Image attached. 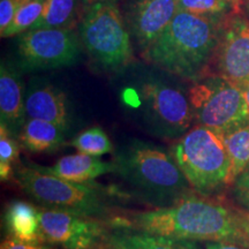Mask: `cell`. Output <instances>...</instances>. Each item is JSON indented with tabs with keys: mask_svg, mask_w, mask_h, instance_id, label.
<instances>
[{
	"mask_svg": "<svg viewBox=\"0 0 249 249\" xmlns=\"http://www.w3.org/2000/svg\"><path fill=\"white\" fill-rule=\"evenodd\" d=\"M238 86L240 87L242 95H244L245 101H246V103H247V107H248V110H249V81H248V82L239 83Z\"/></svg>",
	"mask_w": 249,
	"mask_h": 249,
	"instance_id": "cell-32",
	"label": "cell"
},
{
	"mask_svg": "<svg viewBox=\"0 0 249 249\" xmlns=\"http://www.w3.org/2000/svg\"><path fill=\"white\" fill-rule=\"evenodd\" d=\"M242 0H178L180 11L211 17H225L241 12Z\"/></svg>",
	"mask_w": 249,
	"mask_h": 249,
	"instance_id": "cell-22",
	"label": "cell"
},
{
	"mask_svg": "<svg viewBox=\"0 0 249 249\" xmlns=\"http://www.w3.org/2000/svg\"><path fill=\"white\" fill-rule=\"evenodd\" d=\"M205 249H249L245 246L225 241H207Z\"/></svg>",
	"mask_w": 249,
	"mask_h": 249,
	"instance_id": "cell-28",
	"label": "cell"
},
{
	"mask_svg": "<svg viewBox=\"0 0 249 249\" xmlns=\"http://www.w3.org/2000/svg\"><path fill=\"white\" fill-rule=\"evenodd\" d=\"M44 6L45 0H31V1L20 6L14 18L13 23L6 31L2 38H7V37L18 35V34L34 29V27L38 22L39 18H42L43 12H44Z\"/></svg>",
	"mask_w": 249,
	"mask_h": 249,
	"instance_id": "cell-24",
	"label": "cell"
},
{
	"mask_svg": "<svg viewBox=\"0 0 249 249\" xmlns=\"http://www.w3.org/2000/svg\"><path fill=\"white\" fill-rule=\"evenodd\" d=\"M236 223L242 236V246L249 248V210L235 207Z\"/></svg>",
	"mask_w": 249,
	"mask_h": 249,
	"instance_id": "cell-26",
	"label": "cell"
},
{
	"mask_svg": "<svg viewBox=\"0 0 249 249\" xmlns=\"http://www.w3.org/2000/svg\"><path fill=\"white\" fill-rule=\"evenodd\" d=\"M144 119L152 133L166 139H179L191 129L194 117L188 95L182 90L148 81L141 87Z\"/></svg>",
	"mask_w": 249,
	"mask_h": 249,
	"instance_id": "cell-8",
	"label": "cell"
},
{
	"mask_svg": "<svg viewBox=\"0 0 249 249\" xmlns=\"http://www.w3.org/2000/svg\"><path fill=\"white\" fill-rule=\"evenodd\" d=\"M196 124L220 135L249 123V110L240 87L222 76L194 81L188 91Z\"/></svg>",
	"mask_w": 249,
	"mask_h": 249,
	"instance_id": "cell-7",
	"label": "cell"
},
{
	"mask_svg": "<svg viewBox=\"0 0 249 249\" xmlns=\"http://www.w3.org/2000/svg\"><path fill=\"white\" fill-rule=\"evenodd\" d=\"M248 2H249V1H248Z\"/></svg>",
	"mask_w": 249,
	"mask_h": 249,
	"instance_id": "cell-35",
	"label": "cell"
},
{
	"mask_svg": "<svg viewBox=\"0 0 249 249\" xmlns=\"http://www.w3.org/2000/svg\"><path fill=\"white\" fill-rule=\"evenodd\" d=\"M14 180L29 197L42 208L71 211L105 219L110 216L105 197L89 183H77L44 172L36 164L20 165Z\"/></svg>",
	"mask_w": 249,
	"mask_h": 249,
	"instance_id": "cell-5",
	"label": "cell"
},
{
	"mask_svg": "<svg viewBox=\"0 0 249 249\" xmlns=\"http://www.w3.org/2000/svg\"><path fill=\"white\" fill-rule=\"evenodd\" d=\"M107 249H200L195 241L151 234L124 226H117L107 233Z\"/></svg>",
	"mask_w": 249,
	"mask_h": 249,
	"instance_id": "cell-16",
	"label": "cell"
},
{
	"mask_svg": "<svg viewBox=\"0 0 249 249\" xmlns=\"http://www.w3.org/2000/svg\"><path fill=\"white\" fill-rule=\"evenodd\" d=\"M44 172L54 174L62 179L77 183H89L98 177L116 172L114 161H104L98 156H91L77 152L61 157L57 163L50 167L39 166Z\"/></svg>",
	"mask_w": 249,
	"mask_h": 249,
	"instance_id": "cell-15",
	"label": "cell"
},
{
	"mask_svg": "<svg viewBox=\"0 0 249 249\" xmlns=\"http://www.w3.org/2000/svg\"><path fill=\"white\" fill-rule=\"evenodd\" d=\"M208 75L222 76L235 85L249 81V21L241 12L223 18Z\"/></svg>",
	"mask_w": 249,
	"mask_h": 249,
	"instance_id": "cell-10",
	"label": "cell"
},
{
	"mask_svg": "<svg viewBox=\"0 0 249 249\" xmlns=\"http://www.w3.org/2000/svg\"><path fill=\"white\" fill-rule=\"evenodd\" d=\"M248 1H249V0H248Z\"/></svg>",
	"mask_w": 249,
	"mask_h": 249,
	"instance_id": "cell-34",
	"label": "cell"
},
{
	"mask_svg": "<svg viewBox=\"0 0 249 249\" xmlns=\"http://www.w3.org/2000/svg\"><path fill=\"white\" fill-rule=\"evenodd\" d=\"M80 37L91 61L107 73L124 71L134 60L129 31L116 2H99L87 8Z\"/></svg>",
	"mask_w": 249,
	"mask_h": 249,
	"instance_id": "cell-6",
	"label": "cell"
},
{
	"mask_svg": "<svg viewBox=\"0 0 249 249\" xmlns=\"http://www.w3.org/2000/svg\"><path fill=\"white\" fill-rule=\"evenodd\" d=\"M31 0H18V2H20V6H22L23 4H26V2H29Z\"/></svg>",
	"mask_w": 249,
	"mask_h": 249,
	"instance_id": "cell-33",
	"label": "cell"
},
{
	"mask_svg": "<svg viewBox=\"0 0 249 249\" xmlns=\"http://www.w3.org/2000/svg\"><path fill=\"white\" fill-rule=\"evenodd\" d=\"M5 226L8 236L24 242H44L40 232L39 209L28 202L15 200L5 210Z\"/></svg>",
	"mask_w": 249,
	"mask_h": 249,
	"instance_id": "cell-17",
	"label": "cell"
},
{
	"mask_svg": "<svg viewBox=\"0 0 249 249\" xmlns=\"http://www.w3.org/2000/svg\"><path fill=\"white\" fill-rule=\"evenodd\" d=\"M27 119H39L55 124L68 132L71 114L65 92L52 85H39L31 88L24 99Z\"/></svg>",
	"mask_w": 249,
	"mask_h": 249,
	"instance_id": "cell-13",
	"label": "cell"
},
{
	"mask_svg": "<svg viewBox=\"0 0 249 249\" xmlns=\"http://www.w3.org/2000/svg\"><path fill=\"white\" fill-rule=\"evenodd\" d=\"M80 4L81 0H45L44 12L34 29L55 28L73 30L79 22Z\"/></svg>",
	"mask_w": 249,
	"mask_h": 249,
	"instance_id": "cell-19",
	"label": "cell"
},
{
	"mask_svg": "<svg viewBox=\"0 0 249 249\" xmlns=\"http://www.w3.org/2000/svg\"><path fill=\"white\" fill-rule=\"evenodd\" d=\"M68 144L82 154L98 157L113 150V145L107 133L98 126L90 127L81 132Z\"/></svg>",
	"mask_w": 249,
	"mask_h": 249,
	"instance_id": "cell-21",
	"label": "cell"
},
{
	"mask_svg": "<svg viewBox=\"0 0 249 249\" xmlns=\"http://www.w3.org/2000/svg\"><path fill=\"white\" fill-rule=\"evenodd\" d=\"M236 189H249V165L235 181Z\"/></svg>",
	"mask_w": 249,
	"mask_h": 249,
	"instance_id": "cell-29",
	"label": "cell"
},
{
	"mask_svg": "<svg viewBox=\"0 0 249 249\" xmlns=\"http://www.w3.org/2000/svg\"><path fill=\"white\" fill-rule=\"evenodd\" d=\"M24 99L20 75L2 62L0 67V124L7 127L14 136H18L27 119Z\"/></svg>",
	"mask_w": 249,
	"mask_h": 249,
	"instance_id": "cell-14",
	"label": "cell"
},
{
	"mask_svg": "<svg viewBox=\"0 0 249 249\" xmlns=\"http://www.w3.org/2000/svg\"><path fill=\"white\" fill-rule=\"evenodd\" d=\"M0 249H51L48 246H43L42 244H34V242H24L18 239L8 236L1 242Z\"/></svg>",
	"mask_w": 249,
	"mask_h": 249,
	"instance_id": "cell-27",
	"label": "cell"
},
{
	"mask_svg": "<svg viewBox=\"0 0 249 249\" xmlns=\"http://www.w3.org/2000/svg\"><path fill=\"white\" fill-rule=\"evenodd\" d=\"M224 17L180 11L142 57L167 73L192 82L205 77Z\"/></svg>",
	"mask_w": 249,
	"mask_h": 249,
	"instance_id": "cell-2",
	"label": "cell"
},
{
	"mask_svg": "<svg viewBox=\"0 0 249 249\" xmlns=\"http://www.w3.org/2000/svg\"><path fill=\"white\" fill-rule=\"evenodd\" d=\"M223 141L230 158L229 186H231L249 165V123L224 134Z\"/></svg>",
	"mask_w": 249,
	"mask_h": 249,
	"instance_id": "cell-20",
	"label": "cell"
},
{
	"mask_svg": "<svg viewBox=\"0 0 249 249\" xmlns=\"http://www.w3.org/2000/svg\"><path fill=\"white\" fill-rule=\"evenodd\" d=\"M117 0H81V4H82V7L87 9L91 6L99 4V2H116Z\"/></svg>",
	"mask_w": 249,
	"mask_h": 249,
	"instance_id": "cell-31",
	"label": "cell"
},
{
	"mask_svg": "<svg viewBox=\"0 0 249 249\" xmlns=\"http://www.w3.org/2000/svg\"><path fill=\"white\" fill-rule=\"evenodd\" d=\"M18 53L24 66L31 70L70 66L79 57V40L73 30L36 28L20 37Z\"/></svg>",
	"mask_w": 249,
	"mask_h": 249,
	"instance_id": "cell-11",
	"label": "cell"
},
{
	"mask_svg": "<svg viewBox=\"0 0 249 249\" xmlns=\"http://www.w3.org/2000/svg\"><path fill=\"white\" fill-rule=\"evenodd\" d=\"M9 132L7 127L0 124V178L8 181L14 177V164L18 160L20 142Z\"/></svg>",
	"mask_w": 249,
	"mask_h": 249,
	"instance_id": "cell-23",
	"label": "cell"
},
{
	"mask_svg": "<svg viewBox=\"0 0 249 249\" xmlns=\"http://www.w3.org/2000/svg\"><path fill=\"white\" fill-rule=\"evenodd\" d=\"M66 133L55 124L39 119H26L18 133L21 147L30 152L55 151L64 144Z\"/></svg>",
	"mask_w": 249,
	"mask_h": 249,
	"instance_id": "cell-18",
	"label": "cell"
},
{
	"mask_svg": "<svg viewBox=\"0 0 249 249\" xmlns=\"http://www.w3.org/2000/svg\"><path fill=\"white\" fill-rule=\"evenodd\" d=\"M178 12V0H130L127 20L142 52L164 33Z\"/></svg>",
	"mask_w": 249,
	"mask_h": 249,
	"instance_id": "cell-12",
	"label": "cell"
},
{
	"mask_svg": "<svg viewBox=\"0 0 249 249\" xmlns=\"http://www.w3.org/2000/svg\"><path fill=\"white\" fill-rule=\"evenodd\" d=\"M18 8H20L18 0H1L0 1V35L1 37H4L6 31L13 23Z\"/></svg>",
	"mask_w": 249,
	"mask_h": 249,
	"instance_id": "cell-25",
	"label": "cell"
},
{
	"mask_svg": "<svg viewBox=\"0 0 249 249\" xmlns=\"http://www.w3.org/2000/svg\"><path fill=\"white\" fill-rule=\"evenodd\" d=\"M235 197L239 203L244 205L245 209L249 210V189H236L235 188Z\"/></svg>",
	"mask_w": 249,
	"mask_h": 249,
	"instance_id": "cell-30",
	"label": "cell"
},
{
	"mask_svg": "<svg viewBox=\"0 0 249 249\" xmlns=\"http://www.w3.org/2000/svg\"><path fill=\"white\" fill-rule=\"evenodd\" d=\"M192 189L211 195L229 186L230 158L223 135L196 124L174 142L170 151Z\"/></svg>",
	"mask_w": 249,
	"mask_h": 249,
	"instance_id": "cell-4",
	"label": "cell"
},
{
	"mask_svg": "<svg viewBox=\"0 0 249 249\" xmlns=\"http://www.w3.org/2000/svg\"><path fill=\"white\" fill-rule=\"evenodd\" d=\"M39 225L44 242L64 249H96L108 233L99 218L49 208H39Z\"/></svg>",
	"mask_w": 249,
	"mask_h": 249,
	"instance_id": "cell-9",
	"label": "cell"
},
{
	"mask_svg": "<svg viewBox=\"0 0 249 249\" xmlns=\"http://www.w3.org/2000/svg\"><path fill=\"white\" fill-rule=\"evenodd\" d=\"M112 224L185 240L225 241L242 246L234 205L198 193H191L167 207L129 211L114 218Z\"/></svg>",
	"mask_w": 249,
	"mask_h": 249,
	"instance_id": "cell-1",
	"label": "cell"
},
{
	"mask_svg": "<svg viewBox=\"0 0 249 249\" xmlns=\"http://www.w3.org/2000/svg\"><path fill=\"white\" fill-rule=\"evenodd\" d=\"M113 161L116 173L155 201L173 203L193 191L170 152L150 143L135 140L118 150Z\"/></svg>",
	"mask_w": 249,
	"mask_h": 249,
	"instance_id": "cell-3",
	"label": "cell"
}]
</instances>
